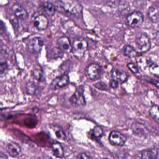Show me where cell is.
<instances>
[{"instance_id":"cell-13","label":"cell","mask_w":159,"mask_h":159,"mask_svg":"<svg viewBox=\"0 0 159 159\" xmlns=\"http://www.w3.org/2000/svg\"><path fill=\"white\" fill-rule=\"evenodd\" d=\"M16 17L21 20H25L28 16L27 12L25 9L20 4L15 3L11 7Z\"/></svg>"},{"instance_id":"cell-16","label":"cell","mask_w":159,"mask_h":159,"mask_svg":"<svg viewBox=\"0 0 159 159\" xmlns=\"http://www.w3.org/2000/svg\"><path fill=\"white\" fill-rule=\"evenodd\" d=\"M111 76L113 79L125 82L128 79V75L126 72L122 70L113 69L111 71Z\"/></svg>"},{"instance_id":"cell-10","label":"cell","mask_w":159,"mask_h":159,"mask_svg":"<svg viewBox=\"0 0 159 159\" xmlns=\"http://www.w3.org/2000/svg\"><path fill=\"white\" fill-rule=\"evenodd\" d=\"M69 82V76L67 74H64L54 79L51 83L50 87L53 90H57L65 87Z\"/></svg>"},{"instance_id":"cell-3","label":"cell","mask_w":159,"mask_h":159,"mask_svg":"<svg viewBox=\"0 0 159 159\" xmlns=\"http://www.w3.org/2000/svg\"><path fill=\"white\" fill-rule=\"evenodd\" d=\"M88 42L83 38H77L72 45V52L76 57L80 58L83 56L88 49Z\"/></svg>"},{"instance_id":"cell-31","label":"cell","mask_w":159,"mask_h":159,"mask_svg":"<svg viewBox=\"0 0 159 159\" xmlns=\"http://www.w3.org/2000/svg\"><path fill=\"white\" fill-rule=\"evenodd\" d=\"M6 31V27L5 24L0 19V35H3Z\"/></svg>"},{"instance_id":"cell-15","label":"cell","mask_w":159,"mask_h":159,"mask_svg":"<svg viewBox=\"0 0 159 159\" xmlns=\"http://www.w3.org/2000/svg\"><path fill=\"white\" fill-rule=\"evenodd\" d=\"M7 152L12 157H17L21 152V148L17 143L11 141L7 145L6 147Z\"/></svg>"},{"instance_id":"cell-11","label":"cell","mask_w":159,"mask_h":159,"mask_svg":"<svg viewBox=\"0 0 159 159\" xmlns=\"http://www.w3.org/2000/svg\"><path fill=\"white\" fill-rule=\"evenodd\" d=\"M58 48L63 53H70L72 52V45L67 37L63 36L57 40Z\"/></svg>"},{"instance_id":"cell-27","label":"cell","mask_w":159,"mask_h":159,"mask_svg":"<svg viewBox=\"0 0 159 159\" xmlns=\"http://www.w3.org/2000/svg\"><path fill=\"white\" fill-rule=\"evenodd\" d=\"M8 65L7 61L3 59H0V75L3 74L8 69Z\"/></svg>"},{"instance_id":"cell-1","label":"cell","mask_w":159,"mask_h":159,"mask_svg":"<svg viewBox=\"0 0 159 159\" xmlns=\"http://www.w3.org/2000/svg\"><path fill=\"white\" fill-rule=\"evenodd\" d=\"M60 6L70 14H79L83 10V6L78 0H58Z\"/></svg>"},{"instance_id":"cell-24","label":"cell","mask_w":159,"mask_h":159,"mask_svg":"<svg viewBox=\"0 0 159 159\" xmlns=\"http://www.w3.org/2000/svg\"><path fill=\"white\" fill-rule=\"evenodd\" d=\"M52 129H53L57 139L60 140H66V135L61 127L57 125H53L52 126Z\"/></svg>"},{"instance_id":"cell-2","label":"cell","mask_w":159,"mask_h":159,"mask_svg":"<svg viewBox=\"0 0 159 159\" xmlns=\"http://www.w3.org/2000/svg\"><path fill=\"white\" fill-rule=\"evenodd\" d=\"M135 44V49L138 53L147 52L151 47V43L149 38L144 33H140L136 36Z\"/></svg>"},{"instance_id":"cell-26","label":"cell","mask_w":159,"mask_h":159,"mask_svg":"<svg viewBox=\"0 0 159 159\" xmlns=\"http://www.w3.org/2000/svg\"><path fill=\"white\" fill-rule=\"evenodd\" d=\"M149 69L152 74L159 78V66L155 63H151L149 66Z\"/></svg>"},{"instance_id":"cell-12","label":"cell","mask_w":159,"mask_h":159,"mask_svg":"<svg viewBox=\"0 0 159 159\" xmlns=\"http://www.w3.org/2000/svg\"><path fill=\"white\" fill-rule=\"evenodd\" d=\"M34 25L38 30H45L48 28L49 21L47 17L44 15H39L35 17Z\"/></svg>"},{"instance_id":"cell-32","label":"cell","mask_w":159,"mask_h":159,"mask_svg":"<svg viewBox=\"0 0 159 159\" xmlns=\"http://www.w3.org/2000/svg\"><path fill=\"white\" fill-rule=\"evenodd\" d=\"M109 85L111 88H113V89H116L119 86V82L117 80L113 79L110 81Z\"/></svg>"},{"instance_id":"cell-17","label":"cell","mask_w":159,"mask_h":159,"mask_svg":"<svg viewBox=\"0 0 159 159\" xmlns=\"http://www.w3.org/2000/svg\"><path fill=\"white\" fill-rule=\"evenodd\" d=\"M148 17L153 24H157L159 22V10L155 6H151L148 10Z\"/></svg>"},{"instance_id":"cell-9","label":"cell","mask_w":159,"mask_h":159,"mask_svg":"<svg viewBox=\"0 0 159 159\" xmlns=\"http://www.w3.org/2000/svg\"><path fill=\"white\" fill-rule=\"evenodd\" d=\"M131 129L133 134L139 137H148L149 135L148 129L141 123H134L131 126Z\"/></svg>"},{"instance_id":"cell-20","label":"cell","mask_w":159,"mask_h":159,"mask_svg":"<svg viewBox=\"0 0 159 159\" xmlns=\"http://www.w3.org/2000/svg\"><path fill=\"white\" fill-rule=\"evenodd\" d=\"M39 86L32 81L29 82L26 84V91L28 94L30 95H37L39 92Z\"/></svg>"},{"instance_id":"cell-4","label":"cell","mask_w":159,"mask_h":159,"mask_svg":"<svg viewBox=\"0 0 159 159\" xmlns=\"http://www.w3.org/2000/svg\"><path fill=\"white\" fill-rule=\"evenodd\" d=\"M102 68L98 64L93 63L85 68L84 74L87 79L90 80H96L101 77Z\"/></svg>"},{"instance_id":"cell-34","label":"cell","mask_w":159,"mask_h":159,"mask_svg":"<svg viewBox=\"0 0 159 159\" xmlns=\"http://www.w3.org/2000/svg\"><path fill=\"white\" fill-rule=\"evenodd\" d=\"M2 44H3V42H2V40L1 39H0V47L2 46Z\"/></svg>"},{"instance_id":"cell-28","label":"cell","mask_w":159,"mask_h":159,"mask_svg":"<svg viewBox=\"0 0 159 159\" xmlns=\"http://www.w3.org/2000/svg\"><path fill=\"white\" fill-rule=\"evenodd\" d=\"M94 85L96 88L99 89V90H102V91H107V86L105 83L103 82H98L95 84Z\"/></svg>"},{"instance_id":"cell-8","label":"cell","mask_w":159,"mask_h":159,"mask_svg":"<svg viewBox=\"0 0 159 159\" xmlns=\"http://www.w3.org/2000/svg\"><path fill=\"white\" fill-rule=\"evenodd\" d=\"M110 142L115 146L122 147L124 146L127 140L126 137L118 131H113L109 135Z\"/></svg>"},{"instance_id":"cell-30","label":"cell","mask_w":159,"mask_h":159,"mask_svg":"<svg viewBox=\"0 0 159 159\" xmlns=\"http://www.w3.org/2000/svg\"><path fill=\"white\" fill-rule=\"evenodd\" d=\"M77 159H92L93 158V156H92L91 154L87 152H81L79 153L77 156Z\"/></svg>"},{"instance_id":"cell-19","label":"cell","mask_w":159,"mask_h":159,"mask_svg":"<svg viewBox=\"0 0 159 159\" xmlns=\"http://www.w3.org/2000/svg\"><path fill=\"white\" fill-rule=\"evenodd\" d=\"M33 75L34 79L39 81H43L45 80V75L43 70L39 66H36L33 70Z\"/></svg>"},{"instance_id":"cell-21","label":"cell","mask_w":159,"mask_h":159,"mask_svg":"<svg viewBox=\"0 0 159 159\" xmlns=\"http://www.w3.org/2000/svg\"><path fill=\"white\" fill-rule=\"evenodd\" d=\"M124 55L129 58H134L137 56L138 53L135 49L134 47L130 45H126L123 50Z\"/></svg>"},{"instance_id":"cell-5","label":"cell","mask_w":159,"mask_h":159,"mask_svg":"<svg viewBox=\"0 0 159 159\" xmlns=\"http://www.w3.org/2000/svg\"><path fill=\"white\" fill-rule=\"evenodd\" d=\"M44 40L39 37L32 38L27 44V49L30 52L38 54L40 52L44 45Z\"/></svg>"},{"instance_id":"cell-23","label":"cell","mask_w":159,"mask_h":159,"mask_svg":"<svg viewBox=\"0 0 159 159\" xmlns=\"http://www.w3.org/2000/svg\"><path fill=\"white\" fill-rule=\"evenodd\" d=\"M103 135V130L100 126H96L93 129L91 134V136L93 139L98 140L100 139Z\"/></svg>"},{"instance_id":"cell-29","label":"cell","mask_w":159,"mask_h":159,"mask_svg":"<svg viewBox=\"0 0 159 159\" xmlns=\"http://www.w3.org/2000/svg\"><path fill=\"white\" fill-rule=\"evenodd\" d=\"M127 67L128 68L132 71L133 73L134 74H136L139 72V69L138 67L135 65L133 63H128L127 65Z\"/></svg>"},{"instance_id":"cell-18","label":"cell","mask_w":159,"mask_h":159,"mask_svg":"<svg viewBox=\"0 0 159 159\" xmlns=\"http://www.w3.org/2000/svg\"><path fill=\"white\" fill-rule=\"evenodd\" d=\"M53 154L57 158H62L64 156L65 151L63 146L58 142H55L52 145Z\"/></svg>"},{"instance_id":"cell-33","label":"cell","mask_w":159,"mask_h":159,"mask_svg":"<svg viewBox=\"0 0 159 159\" xmlns=\"http://www.w3.org/2000/svg\"><path fill=\"white\" fill-rule=\"evenodd\" d=\"M7 158H8V156H7L5 153L2 152H0V159H7Z\"/></svg>"},{"instance_id":"cell-25","label":"cell","mask_w":159,"mask_h":159,"mask_svg":"<svg viewBox=\"0 0 159 159\" xmlns=\"http://www.w3.org/2000/svg\"><path fill=\"white\" fill-rule=\"evenodd\" d=\"M150 115L157 123L159 122V111L158 105H153L150 109Z\"/></svg>"},{"instance_id":"cell-6","label":"cell","mask_w":159,"mask_h":159,"mask_svg":"<svg viewBox=\"0 0 159 159\" xmlns=\"http://www.w3.org/2000/svg\"><path fill=\"white\" fill-rule=\"evenodd\" d=\"M144 16L139 11H134L130 14L127 17V22L129 26L132 28L139 27L143 24Z\"/></svg>"},{"instance_id":"cell-22","label":"cell","mask_w":159,"mask_h":159,"mask_svg":"<svg viewBox=\"0 0 159 159\" xmlns=\"http://www.w3.org/2000/svg\"><path fill=\"white\" fill-rule=\"evenodd\" d=\"M43 7L45 13L49 16H53L55 13V7L51 2H44L43 4Z\"/></svg>"},{"instance_id":"cell-7","label":"cell","mask_w":159,"mask_h":159,"mask_svg":"<svg viewBox=\"0 0 159 159\" xmlns=\"http://www.w3.org/2000/svg\"><path fill=\"white\" fill-rule=\"evenodd\" d=\"M71 105L75 107H83L86 105V101L83 92L80 90H77L70 98Z\"/></svg>"},{"instance_id":"cell-14","label":"cell","mask_w":159,"mask_h":159,"mask_svg":"<svg viewBox=\"0 0 159 159\" xmlns=\"http://www.w3.org/2000/svg\"><path fill=\"white\" fill-rule=\"evenodd\" d=\"M158 150L156 148L147 149L140 152V158L142 159H158Z\"/></svg>"}]
</instances>
